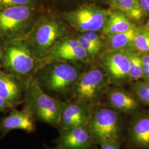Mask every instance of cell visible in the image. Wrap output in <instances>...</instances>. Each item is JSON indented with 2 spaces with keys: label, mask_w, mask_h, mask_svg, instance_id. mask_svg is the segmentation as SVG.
I'll use <instances>...</instances> for the list:
<instances>
[{
  "label": "cell",
  "mask_w": 149,
  "mask_h": 149,
  "mask_svg": "<svg viewBox=\"0 0 149 149\" xmlns=\"http://www.w3.org/2000/svg\"><path fill=\"white\" fill-rule=\"evenodd\" d=\"M75 63L55 61L44 64L38 70L33 77L50 95L69 100L74 85L82 73L80 66Z\"/></svg>",
  "instance_id": "obj_1"
},
{
  "label": "cell",
  "mask_w": 149,
  "mask_h": 149,
  "mask_svg": "<svg viewBox=\"0 0 149 149\" xmlns=\"http://www.w3.org/2000/svg\"><path fill=\"white\" fill-rule=\"evenodd\" d=\"M2 42L3 56L2 69L27 83L39 69L40 60L36 56L27 38Z\"/></svg>",
  "instance_id": "obj_2"
},
{
  "label": "cell",
  "mask_w": 149,
  "mask_h": 149,
  "mask_svg": "<svg viewBox=\"0 0 149 149\" xmlns=\"http://www.w3.org/2000/svg\"><path fill=\"white\" fill-rule=\"evenodd\" d=\"M24 102L36 119L59 129L65 101L45 92L34 77L26 83Z\"/></svg>",
  "instance_id": "obj_3"
},
{
  "label": "cell",
  "mask_w": 149,
  "mask_h": 149,
  "mask_svg": "<svg viewBox=\"0 0 149 149\" xmlns=\"http://www.w3.org/2000/svg\"><path fill=\"white\" fill-rule=\"evenodd\" d=\"M68 35L66 24L55 17L47 16L37 19L27 39L36 56L41 60L55 43Z\"/></svg>",
  "instance_id": "obj_4"
},
{
  "label": "cell",
  "mask_w": 149,
  "mask_h": 149,
  "mask_svg": "<svg viewBox=\"0 0 149 149\" xmlns=\"http://www.w3.org/2000/svg\"><path fill=\"white\" fill-rule=\"evenodd\" d=\"M37 21L31 7L17 6L0 10V40L27 38Z\"/></svg>",
  "instance_id": "obj_5"
},
{
  "label": "cell",
  "mask_w": 149,
  "mask_h": 149,
  "mask_svg": "<svg viewBox=\"0 0 149 149\" xmlns=\"http://www.w3.org/2000/svg\"><path fill=\"white\" fill-rule=\"evenodd\" d=\"M87 127L98 144L107 139L120 140L123 128L122 117L109 107L96 105L92 107Z\"/></svg>",
  "instance_id": "obj_6"
},
{
  "label": "cell",
  "mask_w": 149,
  "mask_h": 149,
  "mask_svg": "<svg viewBox=\"0 0 149 149\" xmlns=\"http://www.w3.org/2000/svg\"><path fill=\"white\" fill-rule=\"evenodd\" d=\"M108 79L101 70L93 68L81 73L72 91L71 98L91 106L97 102L107 90Z\"/></svg>",
  "instance_id": "obj_7"
},
{
  "label": "cell",
  "mask_w": 149,
  "mask_h": 149,
  "mask_svg": "<svg viewBox=\"0 0 149 149\" xmlns=\"http://www.w3.org/2000/svg\"><path fill=\"white\" fill-rule=\"evenodd\" d=\"M110 11L96 6H82L64 15L68 24L80 33L102 31Z\"/></svg>",
  "instance_id": "obj_8"
},
{
  "label": "cell",
  "mask_w": 149,
  "mask_h": 149,
  "mask_svg": "<svg viewBox=\"0 0 149 149\" xmlns=\"http://www.w3.org/2000/svg\"><path fill=\"white\" fill-rule=\"evenodd\" d=\"M56 146L64 149H92L97 145L87 125L59 129Z\"/></svg>",
  "instance_id": "obj_9"
},
{
  "label": "cell",
  "mask_w": 149,
  "mask_h": 149,
  "mask_svg": "<svg viewBox=\"0 0 149 149\" xmlns=\"http://www.w3.org/2000/svg\"><path fill=\"white\" fill-rule=\"evenodd\" d=\"M92 107L74 99L66 100L61 113L58 129L87 125L90 119Z\"/></svg>",
  "instance_id": "obj_10"
},
{
  "label": "cell",
  "mask_w": 149,
  "mask_h": 149,
  "mask_svg": "<svg viewBox=\"0 0 149 149\" xmlns=\"http://www.w3.org/2000/svg\"><path fill=\"white\" fill-rule=\"evenodd\" d=\"M36 118L26 106L21 110L12 108L10 113L0 120V135L4 136L13 130L19 129L28 133H33L36 130Z\"/></svg>",
  "instance_id": "obj_11"
},
{
  "label": "cell",
  "mask_w": 149,
  "mask_h": 149,
  "mask_svg": "<svg viewBox=\"0 0 149 149\" xmlns=\"http://www.w3.org/2000/svg\"><path fill=\"white\" fill-rule=\"evenodd\" d=\"M26 85L18 77L0 69V97L12 108L24 102Z\"/></svg>",
  "instance_id": "obj_12"
},
{
  "label": "cell",
  "mask_w": 149,
  "mask_h": 149,
  "mask_svg": "<svg viewBox=\"0 0 149 149\" xmlns=\"http://www.w3.org/2000/svg\"><path fill=\"white\" fill-rule=\"evenodd\" d=\"M129 139L137 149H149V111L134 114L129 127Z\"/></svg>",
  "instance_id": "obj_13"
},
{
  "label": "cell",
  "mask_w": 149,
  "mask_h": 149,
  "mask_svg": "<svg viewBox=\"0 0 149 149\" xmlns=\"http://www.w3.org/2000/svg\"><path fill=\"white\" fill-rule=\"evenodd\" d=\"M102 62L107 72L112 80L117 81L128 78L130 64L128 57L123 50H107L103 56Z\"/></svg>",
  "instance_id": "obj_14"
},
{
  "label": "cell",
  "mask_w": 149,
  "mask_h": 149,
  "mask_svg": "<svg viewBox=\"0 0 149 149\" xmlns=\"http://www.w3.org/2000/svg\"><path fill=\"white\" fill-rule=\"evenodd\" d=\"M108 107L124 114H135L139 112L140 103L135 96L128 92L119 89H112L107 93Z\"/></svg>",
  "instance_id": "obj_15"
},
{
  "label": "cell",
  "mask_w": 149,
  "mask_h": 149,
  "mask_svg": "<svg viewBox=\"0 0 149 149\" xmlns=\"http://www.w3.org/2000/svg\"><path fill=\"white\" fill-rule=\"evenodd\" d=\"M135 27L127 16L120 12L116 11L110 12L102 32L104 35L108 36L126 32Z\"/></svg>",
  "instance_id": "obj_16"
},
{
  "label": "cell",
  "mask_w": 149,
  "mask_h": 149,
  "mask_svg": "<svg viewBox=\"0 0 149 149\" xmlns=\"http://www.w3.org/2000/svg\"><path fill=\"white\" fill-rule=\"evenodd\" d=\"M110 6L115 11H119L131 20H140L144 15L139 0H110Z\"/></svg>",
  "instance_id": "obj_17"
},
{
  "label": "cell",
  "mask_w": 149,
  "mask_h": 149,
  "mask_svg": "<svg viewBox=\"0 0 149 149\" xmlns=\"http://www.w3.org/2000/svg\"><path fill=\"white\" fill-rule=\"evenodd\" d=\"M136 27L128 31L106 36V46L108 50H122L132 48L133 41Z\"/></svg>",
  "instance_id": "obj_18"
},
{
  "label": "cell",
  "mask_w": 149,
  "mask_h": 149,
  "mask_svg": "<svg viewBox=\"0 0 149 149\" xmlns=\"http://www.w3.org/2000/svg\"><path fill=\"white\" fill-rule=\"evenodd\" d=\"M127 54L130 64V71L128 78L132 81H138L143 78V63L140 52L133 48L123 50Z\"/></svg>",
  "instance_id": "obj_19"
},
{
  "label": "cell",
  "mask_w": 149,
  "mask_h": 149,
  "mask_svg": "<svg viewBox=\"0 0 149 149\" xmlns=\"http://www.w3.org/2000/svg\"><path fill=\"white\" fill-rule=\"evenodd\" d=\"M90 58V56L82 48L79 47L63 52L52 57L44 64L49 63L61 61L70 63H77L86 61Z\"/></svg>",
  "instance_id": "obj_20"
},
{
  "label": "cell",
  "mask_w": 149,
  "mask_h": 149,
  "mask_svg": "<svg viewBox=\"0 0 149 149\" xmlns=\"http://www.w3.org/2000/svg\"><path fill=\"white\" fill-rule=\"evenodd\" d=\"M132 48L139 52L149 53V31L145 27H136Z\"/></svg>",
  "instance_id": "obj_21"
},
{
  "label": "cell",
  "mask_w": 149,
  "mask_h": 149,
  "mask_svg": "<svg viewBox=\"0 0 149 149\" xmlns=\"http://www.w3.org/2000/svg\"><path fill=\"white\" fill-rule=\"evenodd\" d=\"M134 94L139 101L149 107V90L144 85V82L136 81L133 85Z\"/></svg>",
  "instance_id": "obj_22"
},
{
  "label": "cell",
  "mask_w": 149,
  "mask_h": 149,
  "mask_svg": "<svg viewBox=\"0 0 149 149\" xmlns=\"http://www.w3.org/2000/svg\"><path fill=\"white\" fill-rule=\"evenodd\" d=\"M76 37L79 42L80 47L85 50L87 53L90 56V57H95L101 50V48L86 40L84 38L81 37L79 34L77 35Z\"/></svg>",
  "instance_id": "obj_23"
},
{
  "label": "cell",
  "mask_w": 149,
  "mask_h": 149,
  "mask_svg": "<svg viewBox=\"0 0 149 149\" xmlns=\"http://www.w3.org/2000/svg\"><path fill=\"white\" fill-rule=\"evenodd\" d=\"M34 0H0V10L17 6L33 7Z\"/></svg>",
  "instance_id": "obj_24"
},
{
  "label": "cell",
  "mask_w": 149,
  "mask_h": 149,
  "mask_svg": "<svg viewBox=\"0 0 149 149\" xmlns=\"http://www.w3.org/2000/svg\"><path fill=\"white\" fill-rule=\"evenodd\" d=\"M97 32H84L80 33L79 35L91 43H93L97 46L102 48L104 45V43L102 41L101 36Z\"/></svg>",
  "instance_id": "obj_25"
},
{
  "label": "cell",
  "mask_w": 149,
  "mask_h": 149,
  "mask_svg": "<svg viewBox=\"0 0 149 149\" xmlns=\"http://www.w3.org/2000/svg\"><path fill=\"white\" fill-rule=\"evenodd\" d=\"M100 149H120V140L116 139H107L100 144Z\"/></svg>",
  "instance_id": "obj_26"
},
{
  "label": "cell",
  "mask_w": 149,
  "mask_h": 149,
  "mask_svg": "<svg viewBox=\"0 0 149 149\" xmlns=\"http://www.w3.org/2000/svg\"><path fill=\"white\" fill-rule=\"evenodd\" d=\"M12 109V108L11 106L0 97V114L8 112L9 110H11Z\"/></svg>",
  "instance_id": "obj_27"
},
{
  "label": "cell",
  "mask_w": 149,
  "mask_h": 149,
  "mask_svg": "<svg viewBox=\"0 0 149 149\" xmlns=\"http://www.w3.org/2000/svg\"><path fill=\"white\" fill-rule=\"evenodd\" d=\"M141 7L143 11L149 13V0H139Z\"/></svg>",
  "instance_id": "obj_28"
},
{
  "label": "cell",
  "mask_w": 149,
  "mask_h": 149,
  "mask_svg": "<svg viewBox=\"0 0 149 149\" xmlns=\"http://www.w3.org/2000/svg\"><path fill=\"white\" fill-rule=\"evenodd\" d=\"M3 56V42L1 40H0V69H2V67Z\"/></svg>",
  "instance_id": "obj_29"
},
{
  "label": "cell",
  "mask_w": 149,
  "mask_h": 149,
  "mask_svg": "<svg viewBox=\"0 0 149 149\" xmlns=\"http://www.w3.org/2000/svg\"><path fill=\"white\" fill-rule=\"evenodd\" d=\"M143 64H149V53L144 54L141 55Z\"/></svg>",
  "instance_id": "obj_30"
},
{
  "label": "cell",
  "mask_w": 149,
  "mask_h": 149,
  "mask_svg": "<svg viewBox=\"0 0 149 149\" xmlns=\"http://www.w3.org/2000/svg\"><path fill=\"white\" fill-rule=\"evenodd\" d=\"M142 79H143L145 81L149 82V70L143 74Z\"/></svg>",
  "instance_id": "obj_31"
},
{
  "label": "cell",
  "mask_w": 149,
  "mask_h": 149,
  "mask_svg": "<svg viewBox=\"0 0 149 149\" xmlns=\"http://www.w3.org/2000/svg\"><path fill=\"white\" fill-rule=\"evenodd\" d=\"M43 149H62V148H60L59 146H55V147H45V148H44Z\"/></svg>",
  "instance_id": "obj_32"
},
{
  "label": "cell",
  "mask_w": 149,
  "mask_h": 149,
  "mask_svg": "<svg viewBox=\"0 0 149 149\" xmlns=\"http://www.w3.org/2000/svg\"><path fill=\"white\" fill-rule=\"evenodd\" d=\"M146 28H148V29L149 30V19H148V22H147V24H146Z\"/></svg>",
  "instance_id": "obj_33"
}]
</instances>
